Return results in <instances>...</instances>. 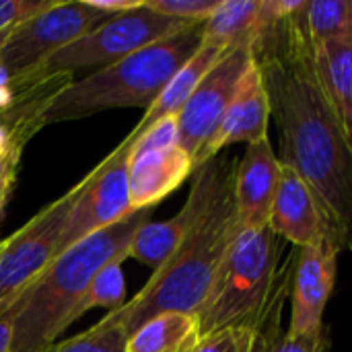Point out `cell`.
Wrapping results in <instances>:
<instances>
[{"label": "cell", "instance_id": "1", "mask_svg": "<svg viewBox=\"0 0 352 352\" xmlns=\"http://www.w3.org/2000/svg\"><path fill=\"white\" fill-rule=\"evenodd\" d=\"M301 8L274 19L254 43L252 56L268 93L280 163L309 186L340 252H352V148L318 85Z\"/></svg>", "mask_w": 352, "mask_h": 352}, {"label": "cell", "instance_id": "2", "mask_svg": "<svg viewBox=\"0 0 352 352\" xmlns=\"http://www.w3.org/2000/svg\"><path fill=\"white\" fill-rule=\"evenodd\" d=\"M235 167L237 159L225 171L210 204L175 254L153 272L136 297L126 301L122 309L107 314L128 332V336L159 314L177 311L198 318L212 291L227 250L239 231L233 196Z\"/></svg>", "mask_w": 352, "mask_h": 352}, {"label": "cell", "instance_id": "3", "mask_svg": "<svg viewBox=\"0 0 352 352\" xmlns=\"http://www.w3.org/2000/svg\"><path fill=\"white\" fill-rule=\"evenodd\" d=\"M146 221H151V208L134 210L56 256L19 297L12 352L50 349L70 326V314L95 274L109 262L128 258L130 243Z\"/></svg>", "mask_w": 352, "mask_h": 352}, {"label": "cell", "instance_id": "4", "mask_svg": "<svg viewBox=\"0 0 352 352\" xmlns=\"http://www.w3.org/2000/svg\"><path fill=\"white\" fill-rule=\"evenodd\" d=\"M202 27H188L111 66L95 70L82 80H72L52 99L43 124L80 120L118 107H142L146 111L171 76L202 45Z\"/></svg>", "mask_w": 352, "mask_h": 352}, {"label": "cell", "instance_id": "5", "mask_svg": "<svg viewBox=\"0 0 352 352\" xmlns=\"http://www.w3.org/2000/svg\"><path fill=\"white\" fill-rule=\"evenodd\" d=\"M280 243L270 227L237 231L198 314L200 334L223 328L262 330L276 303L291 293L297 252L291 266L280 268Z\"/></svg>", "mask_w": 352, "mask_h": 352}, {"label": "cell", "instance_id": "6", "mask_svg": "<svg viewBox=\"0 0 352 352\" xmlns=\"http://www.w3.org/2000/svg\"><path fill=\"white\" fill-rule=\"evenodd\" d=\"M188 27L194 25L157 14L142 2V6L136 10L109 16L87 35L56 52L37 70L29 74L33 78H45L54 74H72L74 70L91 66L105 68Z\"/></svg>", "mask_w": 352, "mask_h": 352}, {"label": "cell", "instance_id": "7", "mask_svg": "<svg viewBox=\"0 0 352 352\" xmlns=\"http://www.w3.org/2000/svg\"><path fill=\"white\" fill-rule=\"evenodd\" d=\"M130 148L132 136L128 134L116 151H111L82 182L72 188L74 198L56 256L134 212L128 188Z\"/></svg>", "mask_w": 352, "mask_h": 352}, {"label": "cell", "instance_id": "8", "mask_svg": "<svg viewBox=\"0 0 352 352\" xmlns=\"http://www.w3.org/2000/svg\"><path fill=\"white\" fill-rule=\"evenodd\" d=\"M109 16L82 2H54L47 10L10 29L2 50L0 66L10 74H29L47 58L99 27Z\"/></svg>", "mask_w": 352, "mask_h": 352}, {"label": "cell", "instance_id": "9", "mask_svg": "<svg viewBox=\"0 0 352 352\" xmlns=\"http://www.w3.org/2000/svg\"><path fill=\"white\" fill-rule=\"evenodd\" d=\"M74 190L41 208L0 250V305L19 297L56 258Z\"/></svg>", "mask_w": 352, "mask_h": 352}, {"label": "cell", "instance_id": "10", "mask_svg": "<svg viewBox=\"0 0 352 352\" xmlns=\"http://www.w3.org/2000/svg\"><path fill=\"white\" fill-rule=\"evenodd\" d=\"M235 159L231 157H214L206 165L194 171L190 194L182 206V210L167 221H146L134 235L130 243L128 258H134L142 266H148L153 272L159 270L182 245L186 235L194 229L206 206L210 204L225 171L231 167Z\"/></svg>", "mask_w": 352, "mask_h": 352}, {"label": "cell", "instance_id": "11", "mask_svg": "<svg viewBox=\"0 0 352 352\" xmlns=\"http://www.w3.org/2000/svg\"><path fill=\"white\" fill-rule=\"evenodd\" d=\"M252 60L254 56L248 47L229 50L202 78L188 103L177 113L179 146L192 157V163L217 132Z\"/></svg>", "mask_w": 352, "mask_h": 352}, {"label": "cell", "instance_id": "12", "mask_svg": "<svg viewBox=\"0 0 352 352\" xmlns=\"http://www.w3.org/2000/svg\"><path fill=\"white\" fill-rule=\"evenodd\" d=\"M340 248L326 233L314 245L297 250L291 280V320L287 334L318 336L324 328V311L330 301Z\"/></svg>", "mask_w": 352, "mask_h": 352}, {"label": "cell", "instance_id": "13", "mask_svg": "<svg viewBox=\"0 0 352 352\" xmlns=\"http://www.w3.org/2000/svg\"><path fill=\"white\" fill-rule=\"evenodd\" d=\"M268 124H270V101L264 87L262 72L256 60L250 62L245 68L237 91L217 128L212 138L194 159V171L212 161L221 155V151L229 148L237 142H258L268 138Z\"/></svg>", "mask_w": 352, "mask_h": 352}, {"label": "cell", "instance_id": "14", "mask_svg": "<svg viewBox=\"0 0 352 352\" xmlns=\"http://www.w3.org/2000/svg\"><path fill=\"white\" fill-rule=\"evenodd\" d=\"M283 163L272 148L270 138L248 144L241 159H237L233 196L239 229L268 227L272 204L280 186Z\"/></svg>", "mask_w": 352, "mask_h": 352}, {"label": "cell", "instance_id": "15", "mask_svg": "<svg viewBox=\"0 0 352 352\" xmlns=\"http://www.w3.org/2000/svg\"><path fill=\"white\" fill-rule=\"evenodd\" d=\"M194 175L192 157L179 146L138 148L132 144L128 159V188L132 210H148L173 194Z\"/></svg>", "mask_w": 352, "mask_h": 352}, {"label": "cell", "instance_id": "16", "mask_svg": "<svg viewBox=\"0 0 352 352\" xmlns=\"http://www.w3.org/2000/svg\"><path fill=\"white\" fill-rule=\"evenodd\" d=\"M268 227L276 237L293 243L297 250L314 245L328 233L314 192L293 169L285 165Z\"/></svg>", "mask_w": 352, "mask_h": 352}, {"label": "cell", "instance_id": "17", "mask_svg": "<svg viewBox=\"0 0 352 352\" xmlns=\"http://www.w3.org/2000/svg\"><path fill=\"white\" fill-rule=\"evenodd\" d=\"M272 19L268 0H221L202 27V41L223 50H252Z\"/></svg>", "mask_w": 352, "mask_h": 352}, {"label": "cell", "instance_id": "18", "mask_svg": "<svg viewBox=\"0 0 352 352\" xmlns=\"http://www.w3.org/2000/svg\"><path fill=\"white\" fill-rule=\"evenodd\" d=\"M314 72L352 148V43L328 41L316 45Z\"/></svg>", "mask_w": 352, "mask_h": 352}, {"label": "cell", "instance_id": "19", "mask_svg": "<svg viewBox=\"0 0 352 352\" xmlns=\"http://www.w3.org/2000/svg\"><path fill=\"white\" fill-rule=\"evenodd\" d=\"M229 50H223L219 45H212V43H204L202 41V45L198 47V52L171 76V80L161 91V95L155 99V103L144 111V116L136 124L134 132L144 130L146 126H151L157 120L177 116L182 111V107L188 103V99L192 97V93L196 91V87L202 82V78L217 66V62Z\"/></svg>", "mask_w": 352, "mask_h": 352}, {"label": "cell", "instance_id": "20", "mask_svg": "<svg viewBox=\"0 0 352 352\" xmlns=\"http://www.w3.org/2000/svg\"><path fill=\"white\" fill-rule=\"evenodd\" d=\"M200 336L196 316L167 311L144 322L128 336L126 352H190Z\"/></svg>", "mask_w": 352, "mask_h": 352}, {"label": "cell", "instance_id": "21", "mask_svg": "<svg viewBox=\"0 0 352 352\" xmlns=\"http://www.w3.org/2000/svg\"><path fill=\"white\" fill-rule=\"evenodd\" d=\"M301 23L311 47L328 41L352 43V0H305Z\"/></svg>", "mask_w": 352, "mask_h": 352}, {"label": "cell", "instance_id": "22", "mask_svg": "<svg viewBox=\"0 0 352 352\" xmlns=\"http://www.w3.org/2000/svg\"><path fill=\"white\" fill-rule=\"evenodd\" d=\"M124 260L126 258H118L95 274V278L91 280V285L87 287V291L82 293V297L78 299V303L74 305L70 314V320H68L70 326L95 307L118 311L126 305V283H124V272H122Z\"/></svg>", "mask_w": 352, "mask_h": 352}, {"label": "cell", "instance_id": "23", "mask_svg": "<svg viewBox=\"0 0 352 352\" xmlns=\"http://www.w3.org/2000/svg\"><path fill=\"white\" fill-rule=\"evenodd\" d=\"M274 320H278V314H272L262 326V330L223 328V330L200 334L190 352H262L266 332Z\"/></svg>", "mask_w": 352, "mask_h": 352}, {"label": "cell", "instance_id": "24", "mask_svg": "<svg viewBox=\"0 0 352 352\" xmlns=\"http://www.w3.org/2000/svg\"><path fill=\"white\" fill-rule=\"evenodd\" d=\"M126 344L128 332L105 314L91 330L60 344H52L43 352H126Z\"/></svg>", "mask_w": 352, "mask_h": 352}, {"label": "cell", "instance_id": "25", "mask_svg": "<svg viewBox=\"0 0 352 352\" xmlns=\"http://www.w3.org/2000/svg\"><path fill=\"white\" fill-rule=\"evenodd\" d=\"M219 4L221 0H144L153 12L188 25H204Z\"/></svg>", "mask_w": 352, "mask_h": 352}, {"label": "cell", "instance_id": "26", "mask_svg": "<svg viewBox=\"0 0 352 352\" xmlns=\"http://www.w3.org/2000/svg\"><path fill=\"white\" fill-rule=\"evenodd\" d=\"M278 320L274 322V326ZM270 324V328H274ZM268 328L262 352H328V332L324 330L318 336H291V334H272Z\"/></svg>", "mask_w": 352, "mask_h": 352}, {"label": "cell", "instance_id": "27", "mask_svg": "<svg viewBox=\"0 0 352 352\" xmlns=\"http://www.w3.org/2000/svg\"><path fill=\"white\" fill-rule=\"evenodd\" d=\"M56 0H0V33L47 10Z\"/></svg>", "mask_w": 352, "mask_h": 352}, {"label": "cell", "instance_id": "28", "mask_svg": "<svg viewBox=\"0 0 352 352\" xmlns=\"http://www.w3.org/2000/svg\"><path fill=\"white\" fill-rule=\"evenodd\" d=\"M19 297H14V299L0 305V352H12L14 320H16V314H19Z\"/></svg>", "mask_w": 352, "mask_h": 352}, {"label": "cell", "instance_id": "29", "mask_svg": "<svg viewBox=\"0 0 352 352\" xmlns=\"http://www.w3.org/2000/svg\"><path fill=\"white\" fill-rule=\"evenodd\" d=\"M85 2L105 16H118L140 8L144 0H85Z\"/></svg>", "mask_w": 352, "mask_h": 352}, {"label": "cell", "instance_id": "30", "mask_svg": "<svg viewBox=\"0 0 352 352\" xmlns=\"http://www.w3.org/2000/svg\"><path fill=\"white\" fill-rule=\"evenodd\" d=\"M19 161L21 159H8L4 167L0 169V219L4 212V206L12 194L14 182H16V171H19Z\"/></svg>", "mask_w": 352, "mask_h": 352}, {"label": "cell", "instance_id": "31", "mask_svg": "<svg viewBox=\"0 0 352 352\" xmlns=\"http://www.w3.org/2000/svg\"><path fill=\"white\" fill-rule=\"evenodd\" d=\"M8 33H10V31H6V33H0V50H2V45H4V41H6V37H8Z\"/></svg>", "mask_w": 352, "mask_h": 352}, {"label": "cell", "instance_id": "32", "mask_svg": "<svg viewBox=\"0 0 352 352\" xmlns=\"http://www.w3.org/2000/svg\"><path fill=\"white\" fill-rule=\"evenodd\" d=\"M10 159H21V157H10ZM6 161H8V159H6ZM6 161H4V163H6ZM4 163H0V169L4 167Z\"/></svg>", "mask_w": 352, "mask_h": 352}, {"label": "cell", "instance_id": "33", "mask_svg": "<svg viewBox=\"0 0 352 352\" xmlns=\"http://www.w3.org/2000/svg\"><path fill=\"white\" fill-rule=\"evenodd\" d=\"M0 250H2V239H0Z\"/></svg>", "mask_w": 352, "mask_h": 352}]
</instances>
